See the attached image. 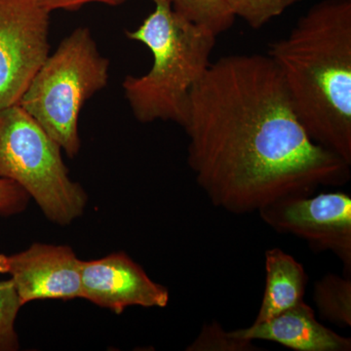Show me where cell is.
<instances>
[{
    "label": "cell",
    "mask_w": 351,
    "mask_h": 351,
    "mask_svg": "<svg viewBox=\"0 0 351 351\" xmlns=\"http://www.w3.org/2000/svg\"><path fill=\"white\" fill-rule=\"evenodd\" d=\"M82 299L121 314L129 306L166 307L170 293L126 253L82 261Z\"/></svg>",
    "instance_id": "9c48e42d"
},
{
    "label": "cell",
    "mask_w": 351,
    "mask_h": 351,
    "mask_svg": "<svg viewBox=\"0 0 351 351\" xmlns=\"http://www.w3.org/2000/svg\"><path fill=\"white\" fill-rule=\"evenodd\" d=\"M276 232L304 240L314 251H330L351 276V197L343 191L274 201L258 210Z\"/></svg>",
    "instance_id": "8992f818"
},
{
    "label": "cell",
    "mask_w": 351,
    "mask_h": 351,
    "mask_svg": "<svg viewBox=\"0 0 351 351\" xmlns=\"http://www.w3.org/2000/svg\"><path fill=\"white\" fill-rule=\"evenodd\" d=\"M189 351L260 350L253 341L233 338L217 321L202 327L197 338L186 348Z\"/></svg>",
    "instance_id": "2e32d148"
},
{
    "label": "cell",
    "mask_w": 351,
    "mask_h": 351,
    "mask_svg": "<svg viewBox=\"0 0 351 351\" xmlns=\"http://www.w3.org/2000/svg\"><path fill=\"white\" fill-rule=\"evenodd\" d=\"M50 14L38 0H0V108L19 103L49 56Z\"/></svg>",
    "instance_id": "52a82bcc"
},
{
    "label": "cell",
    "mask_w": 351,
    "mask_h": 351,
    "mask_svg": "<svg viewBox=\"0 0 351 351\" xmlns=\"http://www.w3.org/2000/svg\"><path fill=\"white\" fill-rule=\"evenodd\" d=\"M228 332L235 339L274 341L295 351L351 350V339L321 324L304 301L269 319Z\"/></svg>",
    "instance_id": "30bf717a"
},
{
    "label": "cell",
    "mask_w": 351,
    "mask_h": 351,
    "mask_svg": "<svg viewBox=\"0 0 351 351\" xmlns=\"http://www.w3.org/2000/svg\"><path fill=\"white\" fill-rule=\"evenodd\" d=\"M43 8L48 12L64 10L75 11L89 3H103L107 5L115 6L124 3L127 0H38Z\"/></svg>",
    "instance_id": "ac0fdd59"
},
{
    "label": "cell",
    "mask_w": 351,
    "mask_h": 351,
    "mask_svg": "<svg viewBox=\"0 0 351 351\" xmlns=\"http://www.w3.org/2000/svg\"><path fill=\"white\" fill-rule=\"evenodd\" d=\"M308 281L306 269L279 248L265 252V288L254 323L269 319L304 301Z\"/></svg>",
    "instance_id": "8fae6325"
},
{
    "label": "cell",
    "mask_w": 351,
    "mask_h": 351,
    "mask_svg": "<svg viewBox=\"0 0 351 351\" xmlns=\"http://www.w3.org/2000/svg\"><path fill=\"white\" fill-rule=\"evenodd\" d=\"M300 0H226L235 16L245 21L252 29H261L278 17Z\"/></svg>",
    "instance_id": "5bb4252c"
},
{
    "label": "cell",
    "mask_w": 351,
    "mask_h": 351,
    "mask_svg": "<svg viewBox=\"0 0 351 351\" xmlns=\"http://www.w3.org/2000/svg\"><path fill=\"white\" fill-rule=\"evenodd\" d=\"M110 61L87 27L62 40L32 77L19 101L69 158L82 147L78 120L84 104L107 86Z\"/></svg>",
    "instance_id": "277c9868"
},
{
    "label": "cell",
    "mask_w": 351,
    "mask_h": 351,
    "mask_svg": "<svg viewBox=\"0 0 351 351\" xmlns=\"http://www.w3.org/2000/svg\"><path fill=\"white\" fill-rule=\"evenodd\" d=\"M22 304L11 279L0 281V351L19 350L15 322Z\"/></svg>",
    "instance_id": "9a60e30c"
},
{
    "label": "cell",
    "mask_w": 351,
    "mask_h": 351,
    "mask_svg": "<svg viewBox=\"0 0 351 351\" xmlns=\"http://www.w3.org/2000/svg\"><path fill=\"white\" fill-rule=\"evenodd\" d=\"M0 274L10 276L22 306L82 298V260L66 245L34 243L20 253L0 254Z\"/></svg>",
    "instance_id": "ba28073f"
},
{
    "label": "cell",
    "mask_w": 351,
    "mask_h": 351,
    "mask_svg": "<svg viewBox=\"0 0 351 351\" xmlns=\"http://www.w3.org/2000/svg\"><path fill=\"white\" fill-rule=\"evenodd\" d=\"M62 151L19 104L0 108V178L20 184L52 223L68 226L88 197L69 178Z\"/></svg>",
    "instance_id": "5b68a950"
},
{
    "label": "cell",
    "mask_w": 351,
    "mask_h": 351,
    "mask_svg": "<svg viewBox=\"0 0 351 351\" xmlns=\"http://www.w3.org/2000/svg\"><path fill=\"white\" fill-rule=\"evenodd\" d=\"M269 56L307 135L351 166V0L318 2Z\"/></svg>",
    "instance_id": "7a4b0ae2"
},
{
    "label": "cell",
    "mask_w": 351,
    "mask_h": 351,
    "mask_svg": "<svg viewBox=\"0 0 351 351\" xmlns=\"http://www.w3.org/2000/svg\"><path fill=\"white\" fill-rule=\"evenodd\" d=\"M31 196L17 182L0 178V216L10 217L24 212Z\"/></svg>",
    "instance_id": "e0dca14e"
},
{
    "label": "cell",
    "mask_w": 351,
    "mask_h": 351,
    "mask_svg": "<svg viewBox=\"0 0 351 351\" xmlns=\"http://www.w3.org/2000/svg\"><path fill=\"white\" fill-rule=\"evenodd\" d=\"M313 302L323 319L351 327V276L328 274L313 286Z\"/></svg>",
    "instance_id": "7c38bea8"
},
{
    "label": "cell",
    "mask_w": 351,
    "mask_h": 351,
    "mask_svg": "<svg viewBox=\"0 0 351 351\" xmlns=\"http://www.w3.org/2000/svg\"><path fill=\"white\" fill-rule=\"evenodd\" d=\"M154 11L127 38L151 51L152 66L126 76L122 87L138 121H172L182 126L189 95L211 64L217 36L176 13L170 0H152Z\"/></svg>",
    "instance_id": "3957f363"
},
{
    "label": "cell",
    "mask_w": 351,
    "mask_h": 351,
    "mask_svg": "<svg viewBox=\"0 0 351 351\" xmlns=\"http://www.w3.org/2000/svg\"><path fill=\"white\" fill-rule=\"evenodd\" d=\"M176 13L219 36L234 23L226 0H170Z\"/></svg>",
    "instance_id": "4fadbf2b"
},
{
    "label": "cell",
    "mask_w": 351,
    "mask_h": 351,
    "mask_svg": "<svg viewBox=\"0 0 351 351\" xmlns=\"http://www.w3.org/2000/svg\"><path fill=\"white\" fill-rule=\"evenodd\" d=\"M188 163L215 207L235 215L350 182V165L314 143L265 55L212 62L189 95Z\"/></svg>",
    "instance_id": "6da1fadb"
}]
</instances>
